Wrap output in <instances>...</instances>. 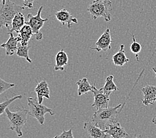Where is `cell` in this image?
<instances>
[{"label":"cell","instance_id":"2","mask_svg":"<svg viewBox=\"0 0 156 138\" xmlns=\"http://www.w3.org/2000/svg\"><path fill=\"white\" fill-rule=\"evenodd\" d=\"M5 111L9 120V129L16 132L19 137L23 136L22 129L27 124L29 111L21 106L17 107L14 111H11L7 108Z\"/></svg>","mask_w":156,"mask_h":138},{"label":"cell","instance_id":"5","mask_svg":"<svg viewBox=\"0 0 156 138\" xmlns=\"http://www.w3.org/2000/svg\"><path fill=\"white\" fill-rule=\"evenodd\" d=\"M28 106L29 108V115L36 118L41 125H43L44 122V115L47 113H49L50 115H53L55 113L53 110L49 108H47L45 105L43 104H40L35 98L29 97L27 98Z\"/></svg>","mask_w":156,"mask_h":138},{"label":"cell","instance_id":"14","mask_svg":"<svg viewBox=\"0 0 156 138\" xmlns=\"http://www.w3.org/2000/svg\"><path fill=\"white\" fill-rule=\"evenodd\" d=\"M8 35H10L8 41L6 43L2 44L1 47L2 48H5L6 49V55L7 56H12L16 53L18 48V40L17 37H15L13 33H9Z\"/></svg>","mask_w":156,"mask_h":138},{"label":"cell","instance_id":"20","mask_svg":"<svg viewBox=\"0 0 156 138\" xmlns=\"http://www.w3.org/2000/svg\"><path fill=\"white\" fill-rule=\"evenodd\" d=\"M114 76L110 74V75L108 76L106 78V82L105 86L102 88L103 91L106 94H110L111 92L113 91H117L119 89L116 87V85L114 83Z\"/></svg>","mask_w":156,"mask_h":138},{"label":"cell","instance_id":"9","mask_svg":"<svg viewBox=\"0 0 156 138\" xmlns=\"http://www.w3.org/2000/svg\"><path fill=\"white\" fill-rule=\"evenodd\" d=\"M84 129L89 138H112L105 130L100 128L92 122H85Z\"/></svg>","mask_w":156,"mask_h":138},{"label":"cell","instance_id":"22","mask_svg":"<svg viewBox=\"0 0 156 138\" xmlns=\"http://www.w3.org/2000/svg\"><path fill=\"white\" fill-rule=\"evenodd\" d=\"M21 98V95H15V96H13V98H11L10 99H8L7 97H5V100L0 104V115L3 114V113L5 111L6 108H7V107H8L13 102H14L15 100Z\"/></svg>","mask_w":156,"mask_h":138},{"label":"cell","instance_id":"28","mask_svg":"<svg viewBox=\"0 0 156 138\" xmlns=\"http://www.w3.org/2000/svg\"><path fill=\"white\" fill-rule=\"evenodd\" d=\"M152 69H153V70H154V73H155V78H156V67H153V68H152Z\"/></svg>","mask_w":156,"mask_h":138},{"label":"cell","instance_id":"8","mask_svg":"<svg viewBox=\"0 0 156 138\" xmlns=\"http://www.w3.org/2000/svg\"><path fill=\"white\" fill-rule=\"evenodd\" d=\"M112 42V37L110 35V29L107 28L103 34L100 37L98 40L95 43V47H90V49L96 50L97 52H106L111 48V43Z\"/></svg>","mask_w":156,"mask_h":138},{"label":"cell","instance_id":"1","mask_svg":"<svg viewBox=\"0 0 156 138\" xmlns=\"http://www.w3.org/2000/svg\"><path fill=\"white\" fill-rule=\"evenodd\" d=\"M122 104L114 108H102L96 110L92 116V122L100 128L105 130L111 123L117 120L116 118L120 113Z\"/></svg>","mask_w":156,"mask_h":138},{"label":"cell","instance_id":"27","mask_svg":"<svg viewBox=\"0 0 156 138\" xmlns=\"http://www.w3.org/2000/svg\"><path fill=\"white\" fill-rule=\"evenodd\" d=\"M152 122L156 125V114L155 115V116L153 118V119H152Z\"/></svg>","mask_w":156,"mask_h":138},{"label":"cell","instance_id":"29","mask_svg":"<svg viewBox=\"0 0 156 138\" xmlns=\"http://www.w3.org/2000/svg\"><path fill=\"white\" fill-rule=\"evenodd\" d=\"M2 5H4L6 3V0H2Z\"/></svg>","mask_w":156,"mask_h":138},{"label":"cell","instance_id":"4","mask_svg":"<svg viewBox=\"0 0 156 138\" xmlns=\"http://www.w3.org/2000/svg\"><path fill=\"white\" fill-rule=\"evenodd\" d=\"M24 9L25 6L17 5L11 0H6L5 4L2 5L0 11V27L5 26L9 30L15 16Z\"/></svg>","mask_w":156,"mask_h":138},{"label":"cell","instance_id":"30","mask_svg":"<svg viewBox=\"0 0 156 138\" xmlns=\"http://www.w3.org/2000/svg\"><path fill=\"white\" fill-rule=\"evenodd\" d=\"M133 138H144V137L142 136H136V137H133Z\"/></svg>","mask_w":156,"mask_h":138},{"label":"cell","instance_id":"24","mask_svg":"<svg viewBox=\"0 0 156 138\" xmlns=\"http://www.w3.org/2000/svg\"><path fill=\"white\" fill-rule=\"evenodd\" d=\"M13 87H15V84L7 83V82H5L2 78H0V94H2L3 92H5Z\"/></svg>","mask_w":156,"mask_h":138},{"label":"cell","instance_id":"16","mask_svg":"<svg viewBox=\"0 0 156 138\" xmlns=\"http://www.w3.org/2000/svg\"><path fill=\"white\" fill-rule=\"evenodd\" d=\"M25 17L23 13L21 12L18 13L16 16H15L13 20L12 21V26H11V29L9 30V32L7 33V34L9 33L16 32L19 33L21 31V29L23 28V26L25 25Z\"/></svg>","mask_w":156,"mask_h":138},{"label":"cell","instance_id":"7","mask_svg":"<svg viewBox=\"0 0 156 138\" xmlns=\"http://www.w3.org/2000/svg\"><path fill=\"white\" fill-rule=\"evenodd\" d=\"M95 85V83L92 85L91 92L93 93L94 98V103L92 104V106L96 108L97 110L102 109V108H108L110 94H106L102 88L97 89Z\"/></svg>","mask_w":156,"mask_h":138},{"label":"cell","instance_id":"23","mask_svg":"<svg viewBox=\"0 0 156 138\" xmlns=\"http://www.w3.org/2000/svg\"><path fill=\"white\" fill-rule=\"evenodd\" d=\"M132 39L133 42L130 45V50L132 51V53L136 55V61H139V53H140L141 50H142V46H141V44L136 41L134 35H132Z\"/></svg>","mask_w":156,"mask_h":138},{"label":"cell","instance_id":"11","mask_svg":"<svg viewBox=\"0 0 156 138\" xmlns=\"http://www.w3.org/2000/svg\"><path fill=\"white\" fill-rule=\"evenodd\" d=\"M144 94L142 100L145 106L153 105L156 104V87L154 85H147L142 89Z\"/></svg>","mask_w":156,"mask_h":138},{"label":"cell","instance_id":"15","mask_svg":"<svg viewBox=\"0 0 156 138\" xmlns=\"http://www.w3.org/2000/svg\"><path fill=\"white\" fill-rule=\"evenodd\" d=\"M33 35V33L30 26L27 24H25L23 28L21 29L20 33H18L17 38L19 40V42L22 45H28V43Z\"/></svg>","mask_w":156,"mask_h":138},{"label":"cell","instance_id":"25","mask_svg":"<svg viewBox=\"0 0 156 138\" xmlns=\"http://www.w3.org/2000/svg\"><path fill=\"white\" fill-rule=\"evenodd\" d=\"M53 138H75L73 134V129H70L68 131L63 129L61 135H58L54 137Z\"/></svg>","mask_w":156,"mask_h":138},{"label":"cell","instance_id":"3","mask_svg":"<svg viewBox=\"0 0 156 138\" xmlns=\"http://www.w3.org/2000/svg\"><path fill=\"white\" fill-rule=\"evenodd\" d=\"M112 3L110 0H93L89 4L87 11L93 19L102 17L106 22L111 20Z\"/></svg>","mask_w":156,"mask_h":138},{"label":"cell","instance_id":"17","mask_svg":"<svg viewBox=\"0 0 156 138\" xmlns=\"http://www.w3.org/2000/svg\"><path fill=\"white\" fill-rule=\"evenodd\" d=\"M129 58L126 57L124 50V44H121L120 50L115 53L112 57V61L116 66H122L129 62Z\"/></svg>","mask_w":156,"mask_h":138},{"label":"cell","instance_id":"18","mask_svg":"<svg viewBox=\"0 0 156 138\" xmlns=\"http://www.w3.org/2000/svg\"><path fill=\"white\" fill-rule=\"evenodd\" d=\"M56 64L55 66V70H64L65 66L68 64V55L65 51L61 49L56 55Z\"/></svg>","mask_w":156,"mask_h":138},{"label":"cell","instance_id":"21","mask_svg":"<svg viewBox=\"0 0 156 138\" xmlns=\"http://www.w3.org/2000/svg\"><path fill=\"white\" fill-rule=\"evenodd\" d=\"M29 48H30V46L22 45L21 44H20V45H18V48L16 52V54L18 57H21V58H25L26 59V61L31 64L32 61L29 56Z\"/></svg>","mask_w":156,"mask_h":138},{"label":"cell","instance_id":"19","mask_svg":"<svg viewBox=\"0 0 156 138\" xmlns=\"http://www.w3.org/2000/svg\"><path fill=\"white\" fill-rule=\"evenodd\" d=\"M78 85V95L82 96L84 94H87L88 92L92 90V86L89 83L87 78H81L79 81L76 82Z\"/></svg>","mask_w":156,"mask_h":138},{"label":"cell","instance_id":"12","mask_svg":"<svg viewBox=\"0 0 156 138\" xmlns=\"http://www.w3.org/2000/svg\"><path fill=\"white\" fill-rule=\"evenodd\" d=\"M55 16H56L57 19L59 22H61L63 25L67 24V27L69 29H70V27H71L72 23H78L77 19L74 17L73 15L66 9H62L58 11V12L55 13Z\"/></svg>","mask_w":156,"mask_h":138},{"label":"cell","instance_id":"26","mask_svg":"<svg viewBox=\"0 0 156 138\" xmlns=\"http://www.w3.org/2000/svg\"><path fill=\"white\" fill-rule=\"evenodd\" d=\"M35 0H23V5L29 9L33 8V3Z\"/></svg>","mask_w":156,"mask_h":138},{"label":"cell","instance_id":"13","mask_svg":"<svg viewBox=\"0 0 156 138\" xmlns=\"http://www.w3.org/2000/svg\"><path fill=\"white\" fill-rule=\"evenodd\" d=\"M35 92L37 93V100L40 104L43 103L44 97L47 99L50 98L49 87L45 80H43L37 84L35 88Z\"/></svg>","mask_w":156,"mask_h":138},{"label":"cell","instance_id":"6","mask_svg":"<svg viewBox=\"0 0 156 138\" xmlns=\"http://www.w3.org/2000/svg\"><path fill=\"white\" fill-rule=\"evenodd\" d=\"M43 6L41 5L39 9L38 10L36 16H33L31 13H29L27 15V18H28V21L25 23V24H27L30 26L33 34L35 35L37 40H41L43 39V35L42 33L40 32L41 29L44 23H45L46 21H48V19H43L41 17V12L43 10Z\"/></svg>","mask_w":156,"mask_h":138},{"label":"cell","instance_id":"10","mask_svg":"<svg viewBox=\"0 0 156 138\" xmlns=\"http://www.w3.org/2000/svg\"><path fill=\"white\" fill-rule=\"evenodd\" d=\"M105 131L112 136V138H125L128 137V133L117 120L111 123Z\"/></svg>","mask_w":156,"mask_h":138}]
</instances>
